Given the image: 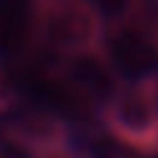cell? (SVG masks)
Segmentation results:
<instances>
[{"label": "cell", "instance_id": "obj_7", "mask_svg": "<svg viewBox=\"0 0 158 158\" xmlns=\"http://www.w3.org/2000/svg\"><path fill=\"white\" fill-rule=\"evenodd\" d=\"M91 158H140V153L114 135H98L91 143Z\"/></svg>", "mask_w": 158, "mask_h": 158}, {"label": "cell", "instance_id": "obj_2", "mask_svg": "<svg viewBox=\"0 0 158 158\" xmlns=\"http://www.w3.org/2000/svg\"><path fill=\"white\" fill-rule=\"evenodd\" d=\"M109 60L124 78H145L158 68V49L143 31L124 26L109 36Z\"/></svg>", "mask_w": 158, "mask_h": 158}, {"label": "cell", "instance_id": "obj_6", "mask_svg": "<svg viewBox=\"0 0 158 158\" xmlns=\"http://www.w3.org/2000/svg\"><path fill=\"white\" fill-rule=\"evenodd\" d=\"M114 117L130 132H145L153 124V104L140 91H124L114 104Z\"/></svg>", "mask_w": 158, "mask_h": 158}, {"label": "cell", "instance_id": "obj_1", "mask_svg": "<svg viewBox=\"0 0 158 158\" xmlns=\"http://www.w3.org/2000/svg\"><path fill=\"white\" fill-rule=\"evenodd\" d=\"M18 83L44 111L62 119H85L91 111V96L78 83L52 75L49 70L26 65L18 73Z\"/></svg>", "mask_w": 158, "mask_h": 158}, {"label": "cell", "instance_id": "obj_4", "mask_svg": "<svg viewBox=\"0 0 158 158\" xmlns=\"http://www.w3.org/2000/svg\"><path fill=\"white\" fill-rule=\"evenodd\" d=\"M31 39V3L0 0V55H16Z\"/></svg>", "mask_w": 158, "mask_h": 158}, {"label": "cell", "instance_id": "obj_10", "mask_svg": "<svg viewBox=\"0 0 158 158\" xmlns=\"http://www.w3.org/2000/svg\"><path fill=\"white\" fill-rule=\"evenodd\" d=\"M156 158H158V156H156Z\"/></svg>", "mask_w": 158, "mask_h": 158}, {"label": "cell", "instance_id": "obj_5", "mask_svg": "<svg viewBox=\"0 0 158 158\" xmlns=\"http://www.w3.org/2000/svg\"><path fill=\"white\" fill-rule=\"evenodd\" d=\"M68 75H70V81L78 83L91 98H109L114 94V75H111V70L94 55L81 52V55L70 57Z\"/></svg>", "mask_w": 158, "mask_h": 158}, {"label": "cell", "instance_id": "obj_9", "mask_svg": "<svg viewBox=\"0 0 158 158\" xmlns=\"http://www.w3.org/2000/svg\"><path fill=\"white\" fill-rule=\"evenodd\" d=\"M0 143H3V122H0Z\"/></svg>", "mask_w": 158, "mask_h": 158}, {"label": "cell", "instance_id": "obj_3", "mask_svg": "<svg viewBox=\"0 0 158 158\" xmlns=\"http://www.w3.org/2000/svg\"><path fill=\"white\" fill-rule=\"evenodd\" d=\"M94 31L91 16L75 5H60L47 10L44 18V34L55 47H78Z\"/></svg>", "mask_w": 158, "mask_h": 158}, {"label": "cell", "instance_id": "obj_8", "mask_svg": "<svg viewBox=\"0 0 158 158\" xmlns=\"http://www.w3.org/2000/svg\"><path fill=\"white\" fill-rule=\"evenodd\" d=\"M94 3H96L104 13H109V16H117V13H122V10H124L127 0H94Z\"/></svg>", "mask_w": 158, "mask_h": 158}]
</instances>
